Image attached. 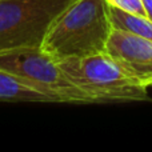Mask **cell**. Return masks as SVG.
Returning a JSON list of instances; mask_svg holds the SVG:
<instances>
[{
	"mask_svg": "<svg viewBox=\"0 0 152 152\" xmlns=\"http://www.w3.org/2000/svg\"><path fill=\"white\" fill-rule=\"evenodd\" d=\"M112 28L107 0H75L52 21L40 47L56 60L104 52Z\"/></svg>",
	"mask_w": 152,
	"mask_h": 152,
	"instance_id": "1",
	"label": "cell"
},
{
	"mask_svg": "<svg viewBox=\"0 0 152 152\" xmlns=\"http://www.w3.org/2000/svg\"><path fill=\"white\" fill-rule=\"evenodd\" d=\"M58 61L72 83L96 103L148 100V87L135 79L105 51Z\"/></svg>",
	"mask_w": 152,
	"mask_h": 152,
	"instance_id": "2",
	"label": "cell"
},
{
	"mask_svg": "<svg viewBox=\"0 0 152 152\" xmlns=\"http://www.w3.org/2000/svg\"><path fill=\"white\" fill-rule=\"evenodd\" d=\"M0 68L29 87L51 96L55 103H96L63 71L59 61L42 47H20L0 52Z\"/></svg>",
	"mask_w": 152,
	"mask_h": 152,
	"instance_id": "3",
	"label": "cell"
},
{
	"mask_svg": "<svg viewBox=\"0 0 152 152\" xmlns=\"http://www.w3.org/2000/svg\"><path fill=\"white\" fill-rule=\"evenodd\" d=\"M75 0H0V52L40 47L52 21Z\"/></svg>",
	"mask_w": 152,
	"mask_h": 152,
	"instance_id": "4",
	"label": "cell"
},
{
	"mask_svg": "<svg viewBox=\"0 0 152 152\" xmlns=\"http://www.w3.org/2000/svg\"><path fill=\"white\" fill-rule=\"evenodd\" d=\"M105 52L135 79L152 87V42L123 29L112 28Z\"/></svg>",
	"mask_w": 152,
	"mask_h": 152,
	"instance_id": "5",
	"label": "cell"
},
{
	"mask_svg": "<svg viewBox=\"0 0 152 152\" xmlns=\"http://www.w3.org/2000/svg\"><path fill=\"white\" fill-rule=\"evenodd\" d=\"M0 102L55 103V100L0 68Z\"/></svg>",
	"mask_w": 152,
	"mask_h": 152,
	"instance_id": "6",
	"label": "cell"
},
{
	"mask_svg": "<svg viewBox=\"0 0 152 152\" xmlns=\"http://www.w3.org/2000/svg\"><path fill=\"white\" fill-rule=\"evenodd\" d=\"M110 16L113 28L131 32L152 42V20L147 16L134 15L115 7H110Z\"/></svg>",
	"mask_w": 152,
	"mask_h": 152,
	"instance_id": "7",
	"label": "cell"
},
{
	"mask_svg": "<svg viewBox=\"0 0 152 152\" xmlns=\"http://www.w3.org/2000/svg\"><path fill=\"white\" fill-rule=\"evenodd\" d=\"M107 3L110 7L119 8V10L134 13V15L147 16L143 0H107Z\"/></svg>",
	"mask_w": 152,
	"mask_h": 152,
	"instance_id": "8",
	"label": "cell"
},
{
	"mask_svg": "<svg viewBox=\"0 0 152 152\" xmlns=\"http://www.w3.org/2000/svg\"><path fill=\"white\" fill-rule=\"evenodd\" d=\"M143 3L145 8V15L150 20H152V0H143Z\"/></svg>",
	"mask_w": 152,
	"mask_h": 152,
	"instance_id": "9",
	"label": "cell"
}]
</instances>
